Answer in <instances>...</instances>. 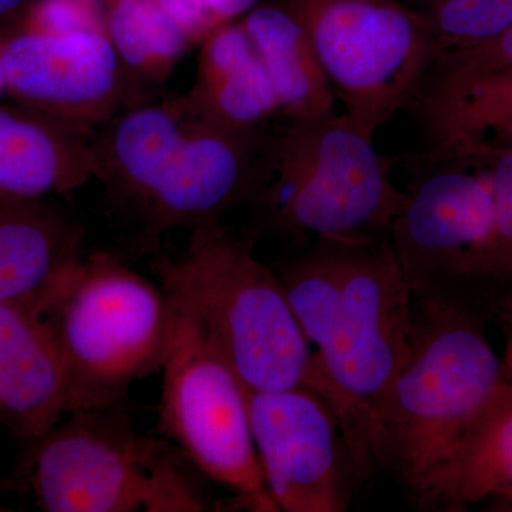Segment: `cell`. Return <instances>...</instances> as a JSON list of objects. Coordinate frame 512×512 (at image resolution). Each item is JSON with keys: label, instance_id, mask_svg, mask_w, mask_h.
<instances>
[{"label": "cell", "instance_id": "7402d4cb", "mask_svg": "<svg viewBox=\"0 0 512 512\" xmlns=\"http://www.w3.org/2000/svg\"><path fill=\"white\" fill-rule=\"evenodd\" d=\"M424 18L440 56L485 45L512 26V0H426Z\"/></svg>", "mask_w": 512, "mask_h": 512}, {"label": "cell", "instance_id": "d6986e66", "mask_svg": "<svg viewBox=\"0 0 512 512\" xmlns=\"http://www.w3.org/2000/svg\"><path fill=\"white\" fill-rule=\"evenodd\" d=\"M241 22L286 120H316L336 113V96L311 37L282 3L255 6Z\"/></svg>", "mask_w": 512, "mask_h": 512}, {"label": "cell", "instance_id": "cb8c5ba5", "mask_svg": "<svg viewBox=\"0 0 512 512\" xmlns=\"http://www.w3.org/2000/svg\"><path fill=\"white\" fill-rule=\"evenodd\" d=\"M481 154L490 165L494 201V244L487 275H512V150Z\"/></svg>", "mask_w": 512, "mask_h": 512}, {"label": "cell", "instance_id": "7c38bea8", "mask_svg": "<svg viewBox=\"0 0 512 512\" xmlns=\"http://www.w3.org/2000/svg\"><path fill=\"white\" fill-rule=\"evenodd\" d=\"M262 140L259 131L224 126L198 113L183 147L140 211L146 235L157 238L175 228L195 231L220 224L229 208L251 198Z\"/></svg>", "mask_w": 512, "mask_h": 512}, {"label": "cell", "instance_id": "9c48e42d", "mask_svg": "<svg viewBox=\"0 0 512 512\" xmlns=\"http://www.w3.org/2000/svg\"><path fill=\"white\" fill-rule=\"evenodd\" d=\"M414 295L443 296L450 279L487 275L494 244L490 165L484 154L431 148L389 231Z\"/></svg>", "mask_w": 512, "mask_h": 512}, {"label": "cell", "instance_id": "9a60e30c", "mask_svg": "<svg viewBox=\"0 0 512 512\" xmlns=\"http://www.w3.org/2000/svg\"><path fill=\"white\" fill-rule=\"evenodd\" d=\"M79 225L45 200L0 198V303L50 308L83 258Z\"/></svg>", "mask_w": 512, "mask_h": 512}, {"label": "cell", "instance_id": "6da1fadb", "mask_svg": "<svg viewBox=\"0 0 512 512\" xmlns=\"http://www.w3.org/2000/svg\"><path fill=\"white\" fill-rule=\"evenodd\" d=\"M315 353L360 477L375 463L380 413L413 352L414 293L389 237L313 241L275 269Z\"/></svg>", "mask_w": 512, "mask_h": 512}, {"label": "cell", "instance_id": "d4e9b609", "mask_svg": "<svg viewBox=\"0 0 512 512\" xmlns=\"http://www.w3.org/2000/svg\"><path fill=\"white\" fill-rule=\"evenodd\" d=\"M20 30L47 36H70L104 29L97 0H35L26 9Z\"/></svg>", "mask_w": 512, "mask_h": 512}, {"label": "cell", "instance_id": "5bb4252c", "mask_svg": "<svg viewBox=\"0 0 512 512\" xmlns=\"http://www.w3.org/2000/svg\"><path fill=\"white\" fill-rule=\"evenodd\" d=\"M87 136L26 107H0V198L45 200L100 180Z\"/></svg>", "mask_w": 512, "mask_h": 512}, {"label": "cell", "instance_id": "ac0fdd59", "mask_svg": "<svg viewBox=\"0 0 512 512\" xmlns=\"http://www.w3.org/2000/svg\"><path fill=\"white\" fill-rule=\"evenodd\" d=\"M188 100L207 119L259 131L279 113L274 87L242 22H225L201 43Z\"/></svg>", "mask_w": 512, "mask_h": 512}, {"label": "cell", "instance_id": "277c9868", "mask_svg": "<svg viewBox=\"0 0 512 512\" xmlns=\"http://www.w3.org/2000/svg\"><path fill=\"white\" fill-rule=\"evenodd\" d=\"M504 380L500 357L456 298L414 295L413 352L384 400L376 463L413 494Z\"/></svg>", "mask_w": 512, "mask_h": 512}, {"label": "cell", "instance_id": "5b68a950", "mask_svg": "<svg viewBox=\"0 0 512 512\" xmlns=\"http://www.w3.org/2000/svg\"><path fill=\"white\" fill-rule=\"evenodd\" d=\"M70 386L69 414L120 406L131 383L163 367L173 303L116 256L80 259L46 311Z\"/></svg>", "mask_w": 512, "mask_h": 512}, {"label": "cell", "instance_id": "4316f807", "mask_svg": "<svg viewBox=\"0 0 512 512\" xmlns=\"http://www.w3.org/2000/svg\"><path fill=\"white\" fill-rule=\"evenodd\" d=\"M495 311L505 335V352L501 359L504 379L512 382V292L498 301Z\"/></svg>", "mask_w": 512, "mask_h": 512}, {"label": "cell", "instance_id": "ba28073f", "mask_svg": "<svg viewBox=\"0 0 512 512\" xmlns=\"http://www.w3.org/2000/svg\"><path fill=\"white\" fill-rule=\"evenodd\" d=\"M174 311L173 340L161 367V431L201 473L234 491L248 510L279 511L256 453L244 384L194 320L175 306Z\"/></svg>", "mask_w": 512, "mask_h": 512}, {"label": "cell", "instance_id": "3957f363", "mask_svg": "<svg viewBox=\"0 0 512 512\" xmlns=\"http://www.w3.org/2000/svg\"><path fill=\"white\" fill-rule=\"evenodd\" d=\"M251 198L289 237L365 242L389 237L406 191L394 185L373 138L335 113L286 120L262 140Z\"/></svg>", "mask_w": 512, "mask_h": 512}, {"label": "cell", "instance_id": "30bf717a", "mask_svg": "<svg viewBox=\"0 0 512 512\" xmlns=\"http://www.w3.org/2000/svg\"><path fill=\"white\" fill-rule=\"evenodd\" d=\"M249 423L269 494L279 511H348L355 454L335 407L311 389H245Z\"/></svg>", "mask_w": 512, "mask_h": 512}, {"label": "cell", "instance_id": "44dd1931", "mask_svg": "<svg viewBox=\"0 0 512 512\" xmlns=\"http://www.w3.org/2000/svg\"><path fill=\"white\" fill-rule=\"evenodd\" d=\"M104 30L128 77L161 83L192 43L157 0H109Z\"/></svg>", "mask_w": 512, "mask_h": 512}, {"label": "cell", "instance_id": "4dcf8cb0", "mask_svg": "<svg viewBox=\"0 0 512 512\" xmlns=\"http://www.w3.org/2000/svg\"><path fill=\"white\" fill-rule=\"evenodd\" d=\"M3 480H2V471H0V488H2Z\"/></svg>", "mask_w": 512, "mask_h": 512}, {"label": "cell", "instance_id": "ffe728a7", "mask_svg": "<svg viewBox=\"0 0 512 512\" xmlns=\"http://www.w3.org/2000/svg\"><path fill=\"white\" fill-rule=\"evenodd\" d=\"M414 99L433 148L512 150V74L464 84Z\"/></svg>", "mask_w": 512, "mask_h": 512}, {"label": "cell", "instance_id": "f1b7e54d", "mask_svg": "<svg viewBox=\"0 0 512 512\" xmlns=\"http://www.w3.org/2000/svg\"><path fill=\"white\" fill-rule=\"evenodd\" d=\"M28 0H0V19L18 12Z\"/></svg>", "mask_w": 512, "mask_h": 512}, {"label": "cell", "instance_id": "52a82bcc", "mask_svg": "<svg viewBox=\"0 0 512 512\" xmlns=\"http://www.w3.org/2000/svg\"><path fill=\"white\" fill-rule=\"evenodd\" d=\"M302 23L346 116L367 136L392 120L436 63L420 10L397 0H284Z\"/></svg>", "mask_w": 512, "mask_h": 512}, {"label": "cell", "instance_id": "2e32d148", "mask_svg": "<svg viewBox=\"0 0 512 512\" xmlns=\"http://www.w3.org/2000/svg\"><path fill=\"white\" fill-rule=\"evenodd\" d=\"M412 495L421 510L464 511L487 500L512 508V382L504 380Z\"/></svg>", "mask_w": 512, "mask_h": 512}, {"label": "cell", "instance_id": "e0dca14e", "mask_svg": "<svg viewBox=\"0 0 512 512\" xmlns=\"http://www.w3.org/2000/svg\"><path fill=\"white\" fill-rule=\"evenodd\" d=\"M197 117L187 96L127 110L94 146L101 163L100 180L143 210Z\"/></svg>", "mask_w": 512, "mask_h": 512}, {"label": "cell", "instance_id": "7a4b0ae2", "mask_svg": "<svg viewBox=\"0 0 512 512\" xmlns=\"http://www.w3.org/2000/svg\"><path fill=\"white\" fill-rule=\"evenodd\" d=\"M153 271L245 389L318 390L315 353L281 279L227 228L195 229L184 256L158 258Z\"/></svg>", "mask_w": 512, "mask_h": 512}, {"label": "cell", "instance_id": "8fae6325", "mask_svg": "<svg viewBox=\"0 0 512 512\" xmlns=\"http://www.w3.org/2000/svg\"><path fill=\"white\" fill-rule=\"evenodd\" d=\"M6 93L20 106L82 133L107 123L130 80L106 30L47 36L16 30L3 37Z\"/></svg>", "mask_w": 512, "mask_h": 512}, {"label": "cell", "instance_id": "8992f818", "mask_svg": "<svg viewBox=\"0 0 512 512\" xmlns=\"http://www.w3.org/2000/svg\"><path fill=\"white\" fill-rule=\"evenodd\" d=\"M70 416L32 444L28 477L39 510H207L170 441L138 436L119 406Z\"/></svg>", "mask_w": 512, "mask_h": 512}, {"label": "cell", "instance_id": "603a6c76", "mask_svg": "<svg viewBox=\"0 0 512 512\" xmlns=\"http://www.w3.org/2000/svg\"><path fill=\"white\" fill-rule=\"evenodd\" d=\"M508 74H512V26L485 45L440 56L417 94L446 92Z\"/></svg>", "mask_w": 512, "mask_h": 512}, {"label": "cell", "instance_id": "83f0119b", "mask_svg": "<svg viewBox=\"0 0 512 512\" xmlns=\"http://www.w3.org/2000/svg\"><path fill=\"white\" fill-rule=\"evenodd\" d=\"M208 6L222 20L231 22L241 15H247L249 10L254 9L258 0H204Z\"/></svg>", "mask_w": 512, "mask_h": 512}, {"label": "cell", "instance_id": "f546056e", "mask_svg": "<svg viewBox=\"0 0 512 512\" xmlns=\"http://www.w3.org/2000/svg\"><path fill=\"white\" fill-rule=\"evenodd\" d=\"M2 47H3V37H0V94L6 92V76H5V66H3Z\"/></svg>", "mask_w": 512, "mask_h": 512}, {"label": "cell", "instance_id": "4fadbf2b", "mask_svg": "<svg viewBox=\"0 0 512 512\" xmlns=\"http://www.w3.org/2000/svg\"><path fill=\"white\" fill-rule=\"evenodd\" d=\"M70 386L62 350L45 309L0 303V421L33 444L69 414Z\"/></svg>", "mask_w": 512, "mask_h": 512}, {"label": "cell", "instance_id": "484cf974", "mask_svg": "<svg viewBox=\"0 0 512 512\" xmlns=\"http://www.w3.org/2000/svg\"><path fill=\"white\" fill-rule=\"evenodd\" d=\"M175 25L190 39L192 46L204 42L221 26L222 20L215 15L204 0H157Z\"/></svg>", "mask_w": 512, "mask_h": 512}]
</instances>
